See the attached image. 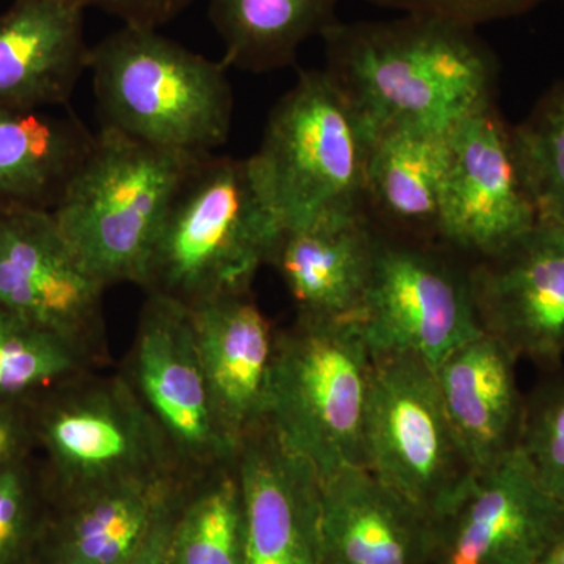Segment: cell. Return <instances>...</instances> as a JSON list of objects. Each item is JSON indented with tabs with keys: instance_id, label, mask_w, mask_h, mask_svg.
Wrapping results in <instances>:
<instances>
[{
	"instance_id": "1",
	"label": "cell",
	"mask_w": 564,
	"mask_h": 564,
	"mask_svg": "<svg viewBox=\"0 0 564 564\" xmlns=\"http://www.w3.org/2000/svg\"><path fill=\"white\" fill-rule=\"evenodd\" d=\"M325 69L370 131L441 133L496 106L499 58L477 28L434 14L337 21L322 35Z\"/></svg>"
},
{
	"instance_id": "2",
	"label": "cell",
	"mask_w": 564,
	"mask_h": 564,
	"mask_svg": "<svg viewBox=\"0 0 564 564\" xmlns=\"http://www.w3.org/2000/svg\"><path fill=\"white\" fill-rule=\"evenodd\" d=\"M280 232L248 159L207 155L177 193L139 285L185 307L251 292Z\"/></svg>"
},
{
	"instance_id": "3",
	"label": "cell",
	"mask_w": 564,
	"mask_h": 564,
	"mask_svg": "<svg viewBox=\"0 0 564 564\" xmlns=\"http://www.w3.org/2000/svg\"><path fill=\"white\" fill-rule=\"evenodd\" d=\"M101 128L163 150L210 155L229 139L234 95L225 62L122 25L91 46Z\"/></svg>"
},
{
	"instance_id": "4",
	"label": "cell",
	"mask_w": 564,
	"mask_h": 564,
	"mask_svg": "<svg viewBox=\"0 0 564 564\" xmlns=\"http://www.w3.org/2000/svg\"><path fill=\"white\" fill-rule=\"evenodd\" d=\"M204 158L111 129L95 133L51 214L77 261L104 289L140 284L177 193Z\"/></svg>"
},
{
	"instance_id": "5",
	"label": "cell",
	"mask_w": 564,
	"mask_h": 564,
	"mask_svg": "<svg viewBox=\"0 0 564 564\" xmlns=\"http://www.w3.org/2000/svg\"><path fill=\"white\" fill-rule=\"evenodd\" d=\"M372 131L325 69L300 73L248 158L282 229L362 207Z\"/></svg>"
},
{
	"instance_id": "6",
	"label": "cell",
	"mask_w": 564,
	"mask_h": 564,
	"mask_svg": "<svg viewBox=\"0 0 564 564\" xmlns=\"http://www.w3.org/2000/svg\"><path fill=\"white\" fill-rule=\"evenodd\" d=\"M373 366L358 321L299 315L276 334L267 423L322 481L364 466Z\"/></svg>"
},
{
	"instance_id": "7",
	"label": "cell",
	"mask_w": 564,
	"mask_h": 564,
	"mask_svg": "<svg viewBox=\"0 0 564 564\" xmlns=\"http://www.w3.org/2000/svg\"><path fill=\"white\" fill-rule=\"evenodd\" d=\"M31 415L51 505L113 486L185 477L124 375H84L32 403Z\"/></svg>"
},
{
	"instance_id": "8",
	"label": "cell",
	"mask_w": 564,
	"mask_h": 564,
	"mask_svg": "<svg viewBox=\"0 0 564 564\" xmlns=\"http://www.w3.org/2000/svg\"><path fill=\"white\" fill-rule=\"evenodd\" d=\"M362 452L370 473L434 521L477 473L445 410L433 367L414 356L375 359Z\"/></svg>"
},
{
	"instance_id": "9",
	"label": "cell",
	"mask_w": 564,
	"mask_h": 564,
	"mask_svg": "<svg viewBox=\"0 0 564 564\" xmlns=\"http://www.w3.org/2000/svg\"><path fill=\"white\" fill-rule=\"evenodd\" d=\"M358 323L373 359L414 356L433 369L485 333L469 270L445 258L434 245L383 234Z\"/></svg>"
},
{
	"instance_id": "10",
	"label": "cell",
	"mask_w": 564,
	"mask_h": 564,
	"mask_svg": "<svg viewBox=\"0 0 564 564\" xmlns=\"http://www.w3.org/2000/svg\"><path fill=\"white\" fill-rule=\"evenodd\" d=\"M124 378L185 477L236 462L240 447L215 408L187 307L148 295Z\"/></svg>"
},
{
	"instance_id": "11",
	"label": "cell",
	"mask_w": 564,
	"mask_h": 564,
	"mask_svg": "<svg viewBox=\"0 0 564 564\" xmlns=\"http://www.w3.org/2000/svg\"><path fill=\"white\" fill-rule=\"evenodd\" d=\"M538 221L516 163L511 126L497 106L455 126L448 133L440 242L475 259L488 258Z\"/></svg>"
},
{
	"instance_id": "12",
	"label": "cell",
	"mask_w": 564,
	"mask_h": 564,
	"mask_svg": "<svg viewBox=\"0 0 564 564\" xmlns=\"http://www.w3.org/2000/svg\"><path fill=\"white\" fill-rule=\"evenodd\" d=\"M432 564H538L564 527V503L541 484L521 447L477 470L434 521Z\"/></svg>"
},
{
	"instance_id": "13",
	"label": "cell",
	"mask_w": 564,
	"mask_h": 564,
	"mask_svg": "<svg viewBox=\"0 0 564 564\" xmlns=\"http://www.w3.org/2000/svg\"><path fill=\"white\" fill-rule=\"evenodd\" d=\"M470 289L481 329L516 358L556 369L564 356V226L538 221L477 259Z\"/></svg>"
},
{
	"instance_id": "14",
	"label": "cell",
	"mask_w": 564,
	"mask_h": 564,
	"mask_svg": "<svg viewBox=\"0 0 564 564\" xmlns=\"http://www.w3.org/2000/svg\"><path fill=\"white\" fill-rule=\"evenodd\" d=\"M106 289L77 261L51 212L0 209V311L101 356Z\"/></svg>"
},
{
	"instance_id": "15",
	"label": "cell",
	"mask_w": 564,
	"mask_h": 564,
	"mask_svg": "<svg viewBox=\"0 0 564 564\" xmlns=\"http://www.w3.org/2000/svg\"><path fill=\"white\" fill-rule=\"evenodd\" d=\"M247 525V564H322V480L269 423L237 455Z\"/></svg>"
},
{
	"instance_id": "16",
	"label": "cell",
	"mask_w": 564,
	"mask_h": 564,
	"mask_svg": "<svg viewBox=\"0 0 564 564\" xmlns=\"http://www.w3.org/2000/svg\"><path fill=\"white\" fill-rule=\"evenodd\" d=\"M432 516L366 466L322 481V564H432Z\"/></svg>"
},
{
	"instance_id": "17",
	"label": "cell",
	"mask_w": 564,
	"mask_h": 564,
	"mask_svg": "<svg viewBox=\"0 0 564 564\" xmlns=\"http://www.w3.org/2000/svg\"><path fill=\"white\" fill-rule=\"evenodd\" d=\"M215 408L237 445L267 423L276 334L251 292L187 307Z\"/></svg>"
},
{
	"instance_id": "18",
	"label": "cell",
	"mask_w": 564,
	"mask_h": 564,
	"mask_svg": "<svg viewBox=\"0 0 564 564\" xmlns=\"http://www.w3.org/2000/svg\"><path fill=\"white\" fill-rule=\"evenodd\" d=\"M380 232L362 207L282 229L270 254L299 315L358 321Z\"/></svg>"
},
{
	"instance_id": "19",
	"label": "cell",
	"mask_w": 564,
	"mask_h": 564,
	"mask_svg": "<svg viewBox=\"0 0 564 564\" xmlns=\"http://www.w3.org/2000/svg\"><path fill=\"white\" fill-rule=\"evenodd\" d=\"M87 7L63 0H13L0 13V107L65 106L88 69Z\"/></svg>"
},
{
	"instance_id": "20",
	"label": "cell",
	"mask_w": 564,
	"mask_h": 564,
	"mask_svg": "<svg viewBox=\"0 0 564 564\" xmlns=\"http://www.w3.org/2000/svg\"><path fill=\"white\" fill-rule=\"evenodd\" d=\"M518 361L496 337L481 333L434 369L445 410L475 470L499 463L521 444L525 399Z\"/></svg>"
},
{
	"instance_id": "21",
	"label": "cell",
	"mask_w": 564,
	"mask_h": 564,
	"mask_svg": "<svg viewBox=\"0 0 564 564\" xmlns=\"http://www.w3.org/2000/svg\"><path fill=\"white\" fill-rule=\"evenodd\" d=\"M448 133L408 128L372 132L362 209L378 232L406 242L441 243Z\"/></svg>"
},
{
	"instance_id": "22",
	"label": "cell",
	"mask_w": 564,
	"mask_h": 564,
	"mask_svg": "<svg viewBox=\"0 0 564 564\" xmlns=\"http://www.w3.org/2000/svg\"><path fill=\"white\" fill-rule=\"evenodd\" d=\"M187 477L135 481L51 505L31 564H122Z\"/></svg>"
},
{
	"instance_id": "23",
	"label": "cell",
	"mask_w": 564,
	"mask_h": 564,
	"mask_svg": "<svg viewBox=\"0 0 564 564\" xmlns=\"http://www.w3.org/2000/svg\"><path fill=\"white\" fill-rule=\"evenodd\" d=\"M93 141L73 115L0 107V209L54 210Z\"/></svg>"
},
{
	"instance_id": "24",
	"label": "cell",
	"mask_w": 564,
	"mask_h": 564,
	"mask_svg": "<svg viewBox=\"0 0 564 564\" xmlns=\"http://www.w3.org/2000/svg\"><path fill=\"white\" fill-rule=\"evenodd\" d=\"M340 0H209L228 68L263 74L296 62L307 40L337 22Z\"/></svg>"
},
{
	"instance_id": "25",
	"label": "cell",
	"mask_w": 564,
	"mask_h": 564,
	"mask_svg": "<svg viewBox=\"0 0 564 564\" xmlns=\"http://www.w3.org/2000/svg\"><path fill=\"white\" fill-rule=\"evenodd\" d=\"M169 564H247V525L237 459L188 478Z\"/></svg>"
},
{
	"instance_id": "26",
	"label": "cell",
	"mask_w": 564,
	"mask_h": 564,
	"mask_svg": "<svg viewBox=\"0 0 564 564\" xmlns=\"http://www.w3.org/2000/svg\"><path fill=\"white\" fill-rule=\"evenodd\" d=\"M101 356L0 311V402L28 404L90 373Z\"/></svg>"
},
{
	"instance_id": "27",
	"label": "cell",
	"mask_w": 564,
	"mask_h": 564,
	"mask_svg": "<svg viewBox=\"0 0 564 564\" xmlns=\"http://www.w3.org/2000/svg\"><path fill=\"white\" fill-rule=\"evenodd\" d=\"M511 143L538 220L564 226V79L511 126Z\"/></svg>"
},
{
	"instance_id": "28",
	"label": "cell",
	"mask_w": 564,
	"mask_h": 564,
	"mask_svg": "<svg viewBox=\"0 0 564 564\" xmlns=\"http://www.w3.org/2000/svg\"><path fill=\"white\" fill-rule=\"evenodd\" d=\"M50 507L25 459L0 469V564H31Z\"/></svg>"
},
{
	"instance_id": "29",
	"label": "cell",
	"mask_w": 564,
	"mask_h": 564,
	"mask_svg": "<svg viewBox=\"0 0 564 564\" xmlns=\"http://www.w3.org/2000/svg\"><path fill=\"white\" fill-rule=\"evenodd\" d=\"M519 447L544 488L564 503V377L549 380L525 400Z\"/></svg>"
},
{
	"instance_id": "30",
	"label": "cell",
	"mask_w": 564,
	"mask_h": 564,
	"mask_svg": "<svg viewBox=\"0 0 564 564\" xmlns=\"http://www.w3.org/2000/svg\"><path fill=\"white\" fill-rule=\"evenodd\" d=\"M402 13L434 14L478 28L529 13L547 0H369Z\"/></svg>"
},
{
	"instance_id": "31",
	"label": "cell",
	"mask_w": 564,
	"mask_h": 564,
	"mask_svg": "<svg viewBox=\"0 0 564 564\" xmlns=\"http://www.w3.org/2000/svg\"><path fill=\"white\" fill-rule=\"evenodd\" d=\"M193 2L195 0H91V7L118 18L124 25L159 31Z\"/></svg>"
},
{
	"instance_id": "32",
	"label": "cell",
	"mask_w": 564,
	"mask_h": 564,
	"mask_svg": "<svg viewBox=\"0 0 564 564\" xmlns=\"http://www.w3.org/2000/svg\"><path fill=\"white\" fill-rule=\"evenodd\" d=\"M33 447L31 406L0 402V469L24 462Z\"/></svg>"
},
{
	"instance_id": "33",
	"label": "cell",
	"mask_w": 564,
	"mask_h": 564,
	"mask_svg": "<svg viewBox=\"0 0 564 564\" xmlns=\"http://www.w3.org/2000/svg\"><path fill=\"white\" fill-rule=\"evenodd\" d=\"M187 480L182 481L180 488L173 494L140 547L122 564H169L170 541H172L174 522H176Z\"/></svg>"
},
{
	"instance_id": "34",
	"label": "cell",
	"mask_w": 564,
	"mask_h": 564,
	"mask_svg": "<svg viewBox=\"0 0 564 564\" xmlns=\"http://www.w3.org/2000/svg\"><path fill=\"white\" fill-rule=\"evenodd\" d=\"M538 564H564V527L549 545Z\"/></svg>"
},
{
	"instance_id": "35",
	"label": "cell",
	"mask_w": 564,
	"mask_h": 564,
	"mask_svg": "<svg viewBox=\"0 0 564 564\" xmlns=\"http://www.w3.org/2000/svg\"><path fill=\"white\" fill-rule=\"evenodd\" d=\"M63 2H77V3H82V6L84 7H91V0H63Z\"/></svg>"
}]
</instances>
